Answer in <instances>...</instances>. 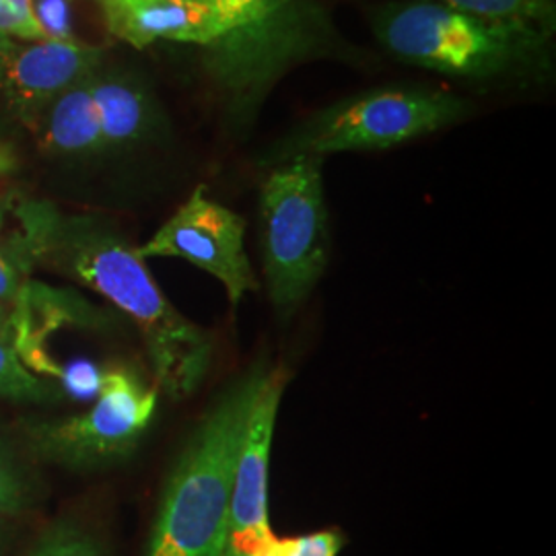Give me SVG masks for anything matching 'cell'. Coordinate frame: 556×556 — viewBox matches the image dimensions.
<instances>
[{"label": "cell", "instance_id": "5", "mask_svg": "<svg viewBox=\"0 0 556 556\" xmlns=\"http://www.w3.org/2000/svg\"><path fill=\"white\" fill-rule=\"evenodd\" d=\"M472 112V101L438 87H378L303 119L262 153L260 165L275 167L293 157L324 160L334 153L386 151L452 128Z\"/></svg>", "mask_w": 556, "mask_h": 556}, {"label": "cell", "instance_id": "6", "mask_svg": "<svg viewBox=\"0 0 556 556\" xmlns=\"http://www.w3.org/2000/svg\"><path fill=\"white\" fill-rule=\"evenodd\" d=\"M260 239L268 295L289 319L328 266L330 229L319 157L270 167L260 188Z\"/></svg>", "mask_w": 556, "mask_h": 556}, {"label": "cell", "instance_id": "24", "mask_svg": "<svg viewBox=\"0 0 556 556\" xmlns=\"http://www.w3.org/2000/svg\"><path fill=\"white\" fill-rule=\"evenodd\" d=\"M13 9H17L27 17H36V9H34V0H7Z\"/></svg>", "mask_w": 556, "mask_h": 556}, {"label": "cell", "instance_id": "18", "mask_svg": "<svg viewBox=\"0 0 556 556\" xmlns=\"http://www.w3.org/2000/svg\"><path fill=\"white\" fill-rule=\"evenodd\" d=\"M29 501L27 478L11 450L0 441V514L17 516Z\"/></svg>", "mask_w": 556, "mask_h": 556}, {"label": "cell", "instance_id": "20", "mask_svg": "<svg viewBox=\"0 0 556 556\" xmlns=\"http://www.w3.org/2000/svg\"><path fill=\"white\" fill-rule=\"evenodd\" d=\"M0 34L7 38L20 40L41 41L52 40L48 31L41 27L38 17H27L13 9L7 0H0Z\"/></svg>", "mask_w": 556, "mask_h": 556}, {"label": "cell", "instance_id": "22", "mask_svg": "<svg viewBox=\"0 0 556 556\" xmlns=\"http://www.w3.org/2000/svg\"><path fill=\"white\" fill-rule=\"evenodd\" d=\"M0 342L11 346L15 351V330H13V321L0 309Z\"/></svg>", "mask_w": 556, "mask_h": 556}, {"label": "cell", "instance_id": "15", "mask_svg": "<svg viewBox=\"0 0 556 556\" xmlns=\"http://www.w3.org/2000/svg\"><path fill=\"white\" fill-rule=\"evenodd\" d=\"M0 396L17 402H56L62 397L60 386L31 374L17 353L0 342Z\"/></svg>", "mask_w": 556, "mask_h": 556}, {"label": "cell", "instance_id": "4", "mask_svg": "<svg viewBox=\"0 0 556 556\" xmlns=\"http://www.w3.org/2000/svg\"><path fill=\"white\" fill-rule=\"evenodd\" d=\"M266 367L227 388L197 427L161 498L147 556H219L239 445Z\"/></svg>", "mask_w": 556, "mask_h": 556}, {"label": "cell", "instance_id": "10", "mask_svg": "<svg viewBox=\"0 0 556 556\" xmlns=\"http://www.w3.org/2000/svg\"><path fill=\"white\" fill-rule=\"evenodd\" d=\"M101 66L103 48L73 38L13 43L0 64V91L17 116L40 118L52 101Z\"/></svg>", "mask_w": 556, "mask_h": 556}, {"label": "cell", "instance_id": "13", "mask_svg": "<svg viewBox=\"0 0 556 556\" xmlns=\"http://www.w3.org/2000/svg\"><path fill=\"white\" fill-rule=\"evenodd\" d=\"M91 79L71 87L41 114L40 142L46 151L68 157L105 153Z\"/></svg>", "mask_w": 556, "mask_h": 556}, {"label": "cell", "instance_id": "1", "mask_svg": "<svg viewBox=\"0 0 556 556\" xmlns=\"http://www.w3.org/2000/svg\"><path fill=\"white\" fill-rule=\"evenodd\" d=\"M20 217L25 252L112 301L139 328L157 388L174 400L190 396L208 374L213 342L161 293L139 250L93 215L29 202Z\"/></svg>", "mask_w": 556, "mask_h": 556}, {"label": "cell", "instance_id": "17", "mask_svg": "<svg viewBox=\"0 0 556 556\" xmlns=\"http://www.w3.org/2000/svg\"><path fill=\"white\" fill-rule=\"evenodd\" d=\"M25 556H105L96 538L77 526L62 523L48 532Z\"/></svg>", "mask_w": 556, "mask_h": 556}, {"label": "cell", "instance_id": "3", "mask_svg": "<svg viewBox=\"0 0 556 556\" xmlns=\"http://www.w3.org/2000/svg\"><path fill=\"white\" fill-rule=\"evenodd\" d=\"M379 48L408 66L472 85H532L553 71V36L464 15L435 0L388 2L371 13Z\"/></svg>", "mask_w": 556, "mask_h": 556}, {"label": "cell", "instance_id": "23", "mask_svg": "<svg viewBox=\"0 0 556 556\" xmlns=\"http://www.w3.org/2000/svg\"><path fill=\"white\" fill-rule=\"evenodd\" d=\"M17 167V157L9 144H0V176L13 172Z\"/></svg>", "mask_w": 556, "mask_h": 556}, {"label": "cell", "instance_id": "8", "mask_svg": "<svg viewBox=\"0 0 556 556\" xmlns=\"http://www.w3.org/2000/svg\"><path fill=\"white\" fill-rule=\"evenodd\" d=\"M243 238V217L208 199L204 186H199L174 217L137 250L142 260L181 258L199 266L219 278L231 305L238 307L245 293L258 289Z\"/></svg>", "mask_w": 556, "mask_h": 556}, {"label": "cell", "instance_id": "19", "mask_svg": "<svg viewBox=\"0 0 556 556\" xmlns=\"http://www.w3.org/2000/svg\"><path fill=\"white\" fill-rule=\"evenodd\" d=\"M60 392L73 400H96L100 396L103 371L87 358H75L59 367Z\"/></svg>", "mask_w": 556, "mask_h": 556}, {"label": "cell", "instance_id": "12", "mask_svg": "<svg viewBox=\"0 0 556 556\" xmlns=\"http://www.w3.org/2000/svg\"><path fill=\"white\" fill-rule=\"evenodd\" d=\"M91 87L105 153L130 151L163 132L165 118L160 101L137 73L101 66Z\"/></svg>", "mask_w": 556, "mask_h": 556}, {"label": "cell", "instance_id": "14", "mask_svg": "<svg viewBox=\"0 0 556 556\" xmlns=\"http://www.w3.org/2000/svg\"><path fill=\"white\" fill-rule=\"evenodd\" d=\"M464 15L480 20L517 23L555 36V0H435Z\"/></svg>", "mask_w": 556, "mask_h": 556}, {"label": "cell", "instance_id": "16", "mask_svg": "<svg viewBox=\"0 0 556 556\" xmlns=\"http://www.w3.org/2000/svg\"><path fill=\"white\" fill-rule=\"evenodd\" d=\"M340 546L342 536L337 532H316L289 540L273 536L248 556H337Z\"/></svg>", "mask_w": 556, "mask_h": 556}, {"label": "cell", "instance_id": "2", "mask_svg": "<svg viewBox=\"0 0 556 556\" xmlns=\"http://www.w3.org/2000/svg\"><path fill=\"white\" fill-rule=\"evenodd\" d=\"M233 27L202 48V64L231 137H245L291 71L351 60L353 46L319 0H220Z\"/></svg>", "mask_w": 556, "mask_h": 556}, {"label": "cell", "instance_id": "21", "mask_svg": "<svg viewBox=\"0 0 556 556\" xmlns=\"http://www.w3.org/2000/svg\"><path fill=\"white\" fill-rule=\"evenodd\" d=\"M21 289H23V285H21L20 277H17V270L0 256V309L2 312H4L7 305H11L13 312L17 309Z\"/></svg>", "mask_w": 556, "mask_h": 556}, {"label": "cell", "instance_id": "7", "mask_svg": "<svg viewBox=\"0 0 556 556\" xmlns=\"http://www.w3.org/2000/svg\"><path fill=\"white\" fill-rule=\"evenodd\" d=\"M157 386L149 388L128 367L103 371L100 396L77 417L40 422L29 429L41 457L68 468H100L128 456L157 408Z\"/></svg>", "mask_w": 556, "mask_h": 556}, {"label": "cell", "instance_id": "9", "mask_svg": "<svg viewBox=\"0 0 556 556\" xmlns=\"http://www.w3.org/2000/svg\"><path fill=\"white\" fill-rule=\"evenodd\" d=\"M285 371L268 369L252 402L239 445L233 493L219 556H248L273 538L268 521V462Z\"/></svg>", "mask_w": 556, "mask_h": 556}, {"label": "cell", "instance_id": "25", "mask_svg": "<svg viewBox=\"0 0 556 556\" xmlns=\"http://www.w3.org/2000/svg\"><path fill=\"white\" fill-rule=\"evenodd\" d=\"M13 43H15V41L0 34V64H2V60H4V56L9 54V50H11V46H13Z\"/></svg>", "mask_w": 556, "mask_h": 556}, {"label": "cell", "instance_id": "11", "mask_svg": "<svg viewBox=\"0 0 556 556\" xmlns=\"http://www.w3.org/2000/svg\"><path fill=\"white\" fill-rule=\"evenodd\" d=\"M112 36L142 50L155 41L208 46L233 21L220 0H98Z\"/></svg>", "mask_w": 556, "mask_h": 556}]
</instances>
